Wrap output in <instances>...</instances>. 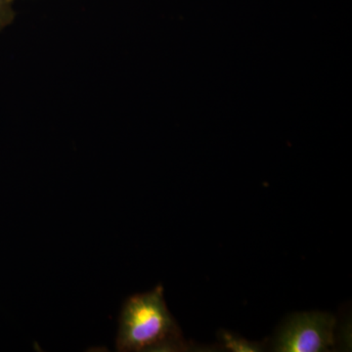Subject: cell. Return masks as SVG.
Returning <instances> with one entry per match:
<instances>
[{"mask_svg": "<svg viewBox=\"0 0 352 352\" xmlns=\"http://www.w3.org/2000/svg\"><path fill=\"white\" fill-rule=\"evenodd\" d=\"M184 347L182 331L164 302L163 287L127 298L120 315L118 351H171Z\"/></svg>", "mask_w": 352, "mask_h": 352, "instance_id": "cell-1", "label": "cell"}, {"mask_svg": "<svg viewBox=\"0 0 352 352\" xmlns=\"http://www.w3.org/2000/svg\"><path fill=\"white\" fill-rule=\"evenodd\" d=\"M336 319L325 312H302L293 315L282 326L274 340L275 351H328L335 344Z\"/></svg>", "mask_w": 352, "mask_h": 352, "instance_id": "cell-2", "label": "cell"}, {"mask_svg": "<svg viewBox=\"0 0 352 352\" xmlns=\"http://www.w3.org/2000/svg\"><path fill=\"white\" fill-rule=\"evenodd\" d=\"M220 340L224 344L226 349H230L233 351H261V344H256V342H250L238 336L233 335L231 333H221L220 335Z\"/></svg>", "mask_w": 352, "mask_h": 352, "instance_id": "cell-3", "label": "cell"}, {"mask_svg": "<svg viewBox=\"0 0 352 352\" xmlns=\"http://www.w3.org/2000/svg\"><path fill=\"white\" fill-rule=\"evenodd\" d=\"M14 0H0V32L12 24L15 19Z\"/></svg>", "mask_w": 352, "mask_h": 352, "instance_id": "cell-4", "label": "cell"}]
</instances>
